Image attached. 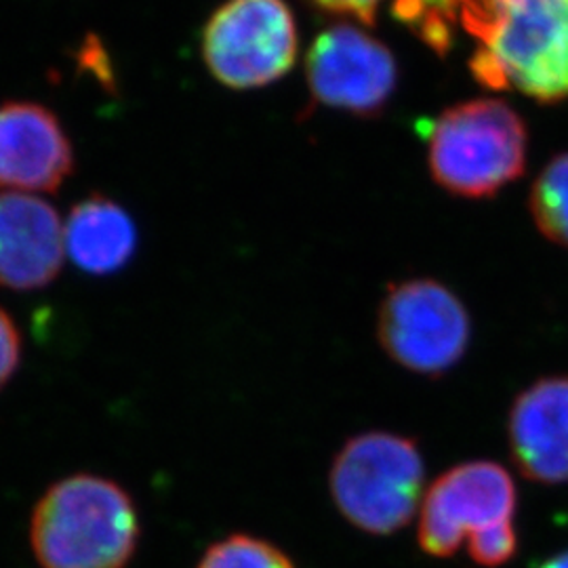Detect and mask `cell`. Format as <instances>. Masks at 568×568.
Listing matches in <instances>:
<instances>
[{"mask_svg":"<svg viewBox=\"0 0 568 568\" xmlns=\"http://www.w3.org/2000/svg\"><path fill=\"white\" fill-rule=\"evenodd\" d=\"M476 41L469 68L487 89L541 103L568 98V0H462Z\"/></svg>","mask_w":568,"mask_h":568,"instance_id":"obj_1","label":"cell"},{"mask_svg":"<svg viewBox=\"0 0 568 568\" xmlns=\"http://www.w3.org/2000/svg\"><path fill=\"white\" fill-rule=\"evenodd\" d=\"M140 537L133 497L98 474L53 483L30 518V546L41 568H124Z\"/></svg>","mask_w":568,"mask_h":568,"instance_id":"obj_2","label":"cell"},{"mask_svg":"<svg viewBox=\"0 0 568 568\" xmlns=\"http://www.w3.org/2000/svg\"><path fill=\"white\" fill-rule=\"evenodd\" d=\"M527 143L525 121L499 100L457 103L427 124L432 178L466 199H487L518 180Z\"/></svg>","mask_w":568,"mask_h":568,"instance_id":"obj_3","label":"cell"},{"mask_svg":"<svg viewBox=\"0 0 568 568\" xmlns=\"http://www.w3.org/2000/svg\"><path fill=\"white\" fill-rule=\"evenodd\" d=\"M426 467L415 440L392 432L349 438L333 459V504L352 527L368 535L405 528L424 501Z\"/></svg>","mask_w":568,"mask_h":568,"instance_id":"obj_4","label":"cell"},{"mask_svg":"<svg viewBox=\"0 0 568 568\" xmlns=\"http://www.w3.org/2000/svg\"><path fill=\"white\" fill-rule=\"evenodd\" d=\"M377 337L387 356L410 373L440 377L466 356L471 321L445 284L413 278L392 284L379 307Z\"/></svg>","mask_w":568,"mask_h":568,"instance_id":"obj_5","label":"cell"},{"mask_svg":"<svg viewBox=\"0 0 568 568\" xmlns=\"http://www.w3.org/2000/svg\"><path fill=\"white\" fill-rule=\"evenodd\" d=\"M203 58L230 89L283 79L297 60V26L284 0H227L203 30Z\"/></svg>","mask_w":568,"mask_h":568,"instance_id":"obj_6","label":"cell"},{"mask_svg":"<svg viewBox=\"0 0 568 568\" xmlns=\"http://www.w3.org/2000/svg\"><path fill=\"white\" fill-rule=\"evenodd\" d=\"M516 509L518 490L506 467L488 459L450 467L424 495L419 548L432 558H450L474 532L514 523Z\"/></svg>","mask_w":568,"mask_h":568,"instance_id":"obj_7","label":"cell"},{"mask_svg":"<svg viewBox=\"0 0 568 568\" xmlns=\"http://www.w3.org/2000/svg\"><path fill=\"white\" fill-rule=\"evenodd\" d=\"M305 77L314 102L368 116L394 95L398 65L384 42L358 26L335 23L310 47Z\"/></svg>","mask_w":568,"mask_h":568,"instance_id":"obj_8","label":"cell"},{"mask_svg":"<svg viewBox=\"0 0 568 568\" xmlns=\"http://www.w3.org/2000/svg\"><path fill=\"white\" fill-rule=\"evenodd\" d=\"M74 156L60 121L39 103L0 105V190L55 192Z\"/></svg>","mask_w":568,"mask_h":568,"instance_id":"obj_9","label":"cell"},{"mask_svg":"<svg viewBox=\"0 0 568 568\" xmlns=\"http://www.w3.org/2000/svg\"><path fill=\"white\" fill-rule=\"evenodd\" d=\"M508 443L525 478L568 483V375L541 377L518 394L509 408Z\"/></svg>","mask_w":568,"mask_h":568,"instance_id":"obj_10","label":"cell"},{"mask_svg":"<svg viewBox=\"0 0 568 568\" xmlns=\"http://www.w3.org/2000/svg\"><path fill=\"white\" fill-rule=\"evenodd\" d=\"M65 257L58 211L39 196L0 194V286L37 291L53 283Z\"/></svg>","mask_w":568,"mask_h":568,"instance_id":"obj_11","label":"cell"},{"mask_svg":"<svg viewBox=\"0 0 568 568\" xmlns=\"http://www.w3.org/2000/svg\"><path fill=\"white\" fill-rule=\"evenodd\" d=\"M65 255L87 274H116L138 248V230L121 204L89 196L77 204L63 224Z\"/></svg>","mask_w":568,"mask_h":568,"instance_id":"obj_12","label":"cell"},{"mask_svg":"<svg viewBox=\"0 0 568 568\" xmlns=\"http://www.w3.org/2000/svg\"><path fill=\"white\" fill-rule=\"evenodd\" d=\"M328 13L349 16L373 23L384 0H310ZM394 13L408 23L424 41L445 53L450 42V23L455 20V4L450 0H394Z\"/></svg>","mask_w":568,"mask_h":568,"instance_id":"obj_13","label":"cell"},{"mask_svg":"<svg viewBox=\"0 0 568 568\" xmlns=\"http://www.w3.org/2000/svg\"><path fill=\"white\" fill-rule=\"evenodd\" d=\"M530 215L548 241L568 248V152L551 159L532 183Z\"/></svg>","mask_w":568,"mask_h":568,"instance_id":"obj_14","label":"cell"},{"mask_svg":"<svg viewBox=\"0 0 568 568\" xmlns=\"http://www.w3.org/2000/svg\"><path fill=\"white\" fill-rule=\"evenodd\" d=\"M199 568H295L274 544L253 535H230L204 551Z\"/></svg>","mask_w":568,"mask_h":568,"instance_id":"obj_15","label":"cell"},{"mask_svg":"<svg viewBox=\"0 0 568 568\" xmlns=\"http://www.w3.org/2000/svg\"><path fill=\"white\" fill-rule=\"evenodd\" d=\"M518 528L516 523H506L497 527L485 528L474 532L467 539V554L469 558L485 568H499L508 565L509 560L518 554Z\"/></svg>","mask_w":568,"mask_h":568,"instance_id":"obj_16","label":"cell"},{"mask_svg":"<svg viewBox=\"0 0 568 568\" xmlns=\"http://www.w3.org/2000/svg\"><path fill=\"white\" fill-rule=\"evenodd\" d=\"M21 363L20 328L0 307V389L18 373Z\"/></svg>","mask_w":568,"mask_h":568,"instance_id":"obj_17","label":"cell"},{"mask_svg":"<svg viewBox=\"0 0 568 568\" xmlns=\"http://www.w3.org/2000/svg\"><path fill=\"white\" fill-rule=\"evenodd\" d=\"M535 568H568V549L567 551L549 556V558H546L544 562H539Z\"/></svg>","mask_w":568,"mask_h":568,"instance_id":"obj_18","label":"cell"}]
</instances>
